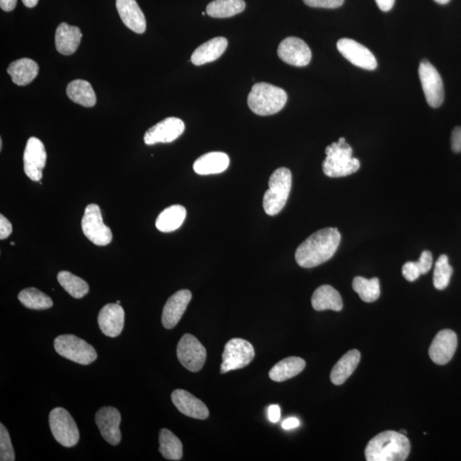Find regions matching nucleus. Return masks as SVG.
Segmentation results:
<instances>
[{
  "label": "nucleus",
  "mask_w": 461,
  "mask_h": 461,
  "mask_svg": "<svg viewBox=\"0 0 461 461\" xmlns=\"http://www.w3.org/2000/svg\"><path fill=\"white\" fill-rule=\"evenodd\" d=\"M159 451L165 459L181 460L183 457V445L179 438L168 429L161 430Z\"/></svg>",
  "instance_id": "obj_32"
},
{
  "label": "nucleus",
  "mask_w": 461,
  "mask_h": 461,
  "mask_svg": "<svg viewBox=\"0 0 461 461\" xmlns=\"http://www.w3.org/2000/svg\"><path fill=\"white\" fill-rule=\"evenodd\" d=\"M116 6L121 21L129 29L137 34L146 32V17L136 0H116Z\"/></svg>",
  "instance_id": "obj_21"
},
{
  "label": "nucleus",
  "mask_w": 461,
  "mask_h": 461,
  "mask_svg": "<svg viewBox=\"0 0 461 461\" xmlns=\"http://www.w3.org/2000/svg\"><path fill=\"white\" fill-rule=\"evenodd\" d=\"M438 4H446L450 1V0H435Z\"/></svg>",
  "instance_id": "obj_48"
},
{
  "label": "nucleus",
  "mask_w": 461,
  "mask_h": 461,
  "mask_svg": "<svg viewBox=\"0 0 461 461\" xmlns=\"http://www.w3.org/2000/svg\"><path fill=\"white\" fill-rule=\"evenodd\" d=\"M19 299L29 310H45L54 306V302L49 295L34 287L21 290Z\"/></svg>",
  "instance_id": "obj_33"
},
{
  "label": "nucleus",
  "mask_w": 461,
  "mask_h": 461,
  "mask_svg": "<svg viewBox=\"0 0 461 461\" xmlns=\"http://www.w3.org/2000/svg\"><path fill=\"white\" fill-rule=\"evenodd\" d=\"M7 72L16 85L27 86L38 76L39 66L32 59H21L12 62Z\"/></svg>",
  "instance_id": "obj_26"
},
{
  "label": "nucleus",
  "mask_w": 461,
  "mask_h": 461,
  "mask_svg": "<svg viewBox=\"0 0 461 461\" xmlns=\"http://www.w3.org/2000/svg\"><path fill=\"white\" fill-rule=\"evenodd\" d=\"M353 289L363 301L375 302L380 295V284L378 278L368 280L363 277H355L353 280Z\"/></svg>",
  "instance_id": "obj_35"
},
{
  "label": "nucleus",
  "mask_w": 461,
  "mask_h": 461,
  "mask_svg": "<svg viewBox=\"0 0 461 461\" xmlns=\"http://www.w3.org/2000/svg\"><path fill=\"white\" fill-rule=\"evenodd\" d=\"M67 96L74 103H79L84 107H93L97 98L92 85L84 80L73 81L67 86Z\"/></svg>",
  "instance_id": "obj_30"
},
{
  "label": "nucleus",
  "mask_w": 461,
  "mask_h": 461,
  "mask_svg": "<svg viewBox=\"0 0 461 461\" xmlns=\"http://www.w3.org/2000/svg\"><path fill=\"white\" fill-rule=\"evenodd\" d=\"M243 0H214L206 7L207 15L214 19H228L245 11Z\"/></svg>",
  "instance_id": "obj_31"
},
{
  "label": "nucleus",
  "mask_w": 461,
  "mask_h": 461,
  "mask_svg": "<svg viewBox=\"0 0 461 461\" xmlns=\"http://www.w3.org/2000/svg\"><path fill=\"white\" fill-rule=\"evenodd\" d=\"M451 147L455 153L461 152V127H456L452 132Z\"/></svg>",
  "instance_id": "obj_42"
},
{
  "label": "nucleus",
  "mask_w": 461,
  "mask_h": 461,
  "mask_svg": "<svg viewBox=\"0 0 461 461\" xmlns=\"http://www.w3.org/2000/svg\"><path fill=\"white\" fill-rule=\"evenodd\" d=\"M186 217V210L181 206L165 208L156 221V227L160 232L171 233L179 229Z\"/></svg>",
  "instance_id": "obj_29"
},
{
  "label": "nucleus",
  "mask_w": 461,
  "mask_h": 461,
  "mask_svg": "<svg viewBox=\"0 0 461 461\" xmlns=\"http://www.w3.org/2000/svg\"><path fill=\"white\" fill-rule=\"evenodd\" d=\"M56 353L81 365H89L98 358L97 351L83 339L72 334L61 335L54 340Z\"/></svg>",
  "instance_id": "obj_6"
},
{
  "label": "nucleus",
  "mask_w": 461,
  "mask_h": 461,
  "mask_svg": "<svg viewBox=\"0 0 461 461\" xmlns=\"http://www.w3.org/2000/svg\"><path fill=\"white\" fill-rule=\"evenodd\" d=\"M453 273V268L450 265L449 258L446 255L439 256L433 275V284L435 288L442 290L450 285V278Z\"/></svg>",
  "instance_id": "obj_36"
},
{
  "label": "nucleus",
  "mask_w": 461,
  "mask_h": 461,
  "mask_svg": "<svg viewBox=\"0 0 461 461\" xmlns=\"http://www.w3.org/2000/svg\"><path fill=\"white\" fill-rule=\"evenodd\" d=\"M269 188L263 197V208L266 214L275 216L284 208L293 186V175L290 169H276L268 181Z\"/></svg>",
  "instance_id": "obj_5"
},
{
  "label": "nucleus",
  "mask_w": 461,
  "mask_h": 461,
  "mask_svg": "<svg viewBox=\"0 0 461 461\" xmlns=\"http://www.w3.org/2000/svg\"><path fill=\"white\" fill-rule=\"evenodd\" d=\"M185 131L183 121L176 117H168L151 127L143 136L148 146L158 143H171L182 136Z\"/></svg>",
  "instance_id": "obj_15"
},
{
  "label": "nucleus",
  "mask_w": 461,
  "mask_h": 461,
  "mask_svg": "<svg viewBox=\"0 0 461 461\" xmlns=\"http://www.w3.org/2000/svg\"><path fill=\"white\" fill-rule=\"evenodd\" d=\"M188 290H181L168 299L163 308L162 323L165 328L172 329L179 323L191 300Z\"/></svg>",
  "instance_id": "obj_19"
},
{
  "label": "nucleus",
  "mask_w": 461,
  "mask_h": 461,
  "mask_svg": "<svg viewBox=\"0 0 461 461\" xmlns=\"http://www.w3.org/2000/svg\"><path fill=\"white\" fill-rule=\"evenodd\" d=\"M337 47L339 52L355 66L366 71H374L377 69L375 56L366 46L360 44L358 41L343 38L338 41Z\"/></svg>",
  "instance_id": "obj_13"
},
{
  "label": "nucleus",
  "mask_w": 461,
  "mask_h": 461,
  "mask_svg": "<svg viewBox=\"0 0 461 461\" xmlns=\"http://www.w3.org/2000/svg\"><path fill=\"white\" fill-rule=\"evenodd\" d=\"M312 306L316 311L343 310L341 295L333 286L325 285L316 289L311 299Z\"/></svg>",
  "instance_id": "obj_25"
},
{
  "label": "nucleus",
  "mask_w": 461,
  "mask_h": 461,
  "mask_svg": "<svg viewBox=\"0 0 461 461\" xmlns=\"http://www.w3.org/2000/svg\"><path fill=\"white\" fill-rule=\"evenodd\" d=\"M116 303L117 304H121V301H117Z\"/></svg>",
  "instance_id": "obj_52"
},
{
  "label": "nucleus",
  "mask_w": 461,
  "mask_h": 461,
  "mask_svg": "<svg viewBox=\"0 0 461 461\" xmlns=\"http://www.w3.org/2000/svg\"><path fill=\"white\" fill-rule=\"evenodd\" d=\"M303 2L314 8L336 9L342 6L345 0H303Z\"/></svg>",
  "instance_id": "obj_38"
},
{
  "label": "nucleus",
  "mask_w": 461,
  "mask_h": 461,
  "mask_svg": "<svg viewBox=\"0 0 461 461\" xmlns=\"http://www.w3.org/2000/svg\"><path fill=\"white\" fill-rule=\"evenodd\" d=\"M24 172L29 179L41 181L46 163V151L44 143L40 139L36 137L29 139L24 151Z\"/></svg>",
  "instance_id": "obj_12"
},
{
  "label": "nucleus",
  "mask_w": 461,
  "mask_h": 461,
  "mask_svg": "<svg viewBox=\"0 0 461 461\" xmlns=\"http://www.w3.org/2000/svg\"><path fill=\"white\" fill-rule=\"evenodd\" d=\"M410 453V442L406 435L386 430L374 437L365 450L368 461H404Z\"/></svg>",
  "instance_id": "obj_2"
},
{
  "label": "nucleus",
  "mask_w": 461,
  "mask_h": 461,
  "mask_svg": "<svg viewBox=\"0 0 461 461\" xmlns=\"http://www.w3.org/2000/svg\"><path fill=\"white\" fill-rule=\"evenodd\" d=\"M81 228L85 236L96 245L106 246L112 240L111 230L103 223L101 211L97 204L86 206Z\"/></svg>",
  "instance_id": "obj_9"
},
{
  "label": "nucleus",
  "mask_w": 461,
  "mask_h": 461,
  "mask_svg": "<svg viewBox=\"0 0 461 461\" xmlns=\"http://www.w3.org/2000/svg\"><path fill=\"white\" fill-rule=\"evenodd\" d=\"M98 323L100 330L107 337H118L124 328L123 308L117 303L106 304L99 312Z\"/></svg>",
  "instance_id": "obj_18"
},
{
  "label": "nucleus",
  "mask_w": 461,
  "mask_h": 461,
  "mask_svg": "<svg viewBox=\"0 0 461 461\" xmlns=\"http://www.w3.org/2000/svg\"><path fill=\"white\" fill-rule=\"evenodd\" d=\"M326 158L323 163L325 175L330 178L345 177L359 171L360 161L353 158V150L340 138L325 148Z\"/></svg>",
  "instance_id": "obj_3"
},
{
  "label": "nucleus",
  "mask_w": 461,
  "mask_h": 461,
  "mask_svg": "<svg viewBox=\"0 0 461 461\" xmlns=\"http://www.w3.org/2000/svg\"><path fill=\"white\" fill-rule=\"evenodd\" d=\"M11 245L14 246L15 245V242H11Z\"/></svg>",
  "instance_id": "obj_51"
},
{
  "label": "nucleus",
  "mask_w": 461,
  "mask_h": 461,
  "mask_svg": "<svg viewBox=\"0 0 461 461\" xmlns=\"http://www.w3.org/2000/svg\"><path fill=\"white\" fill-rule=\"evenodd\" d=\"M420 80L426 101L432 108L440 107L445 101V88L440 74L427 60H422L419 68Z\"/></svg>",
  "instance_id": "obj_10"
},
{
  "label": "nucleus",
  "mask_w": 461,
  "mask_h": 461,
  "mask_svg": "<svg viewBox=\"0 0 461 461\" xmlns=\"http://www.w3.org/2000/svg\"><path fill=\"white\" fill-rule=\"evenodd\" d=\"M402 275L407 281H415L421 275L417 262H408L403 265Z\"/></svg>",
  "instance_id": "obj_39"
},
{
  "label": "nucleus",
  "mask_w": 461,
  "mask_h": 461,
  "mask_svg": "<svg viewBox=\"0 0 461 461\" xmlns=\"http://www.w3.org/2000/svg\"><path fill=\"white\" fill-rule=\"evenodd\" d=\"M95 421L104 440L113 446L119 445L121 440V416L118 410L113 407L100 408L96 414Z\"/></svg>",
  "instance_id": "obj_16"
},
{
  "label": "nucleus",
  "mask_w": 461,
  "mask_h": 461,
  "mask_svg": "<svg viewBox=\"0 0 461 461\" xmlns=\"http://www.w3.org/2000/svg\"><path fill=\"white\" fill-rule=\"evenodd\" d=\"M457 345V335L453 330H442L437 334L430 346V358L434 363L445 365L453 358Z\"/></svg>",
  "instance_id": "obj_17"
},
{
  "label": "nucleus",
  "mask_w": 461,
  "mask_h": 461,
  "mask_svg": "<svg viewBox=\"0 0 461 461\" xmlns=\"http://www.w3.org/2000/svg\"><path fill=\"white\" fill-rule=\"evenodd\" d=\"M278 55L285 63L295 67L307 66L312 59L310 48L297 37L285 39L278 47Z\"/></svg>",
  "instance_id": "obj_14"
},
{
  "label": "nucleus",
  "mask_w": 461,
  "mask_h": 461,
  "mask_svg": "<svg viewBox=\"0 0 461 461\" xmlns=\"http://www.w3.org/2000/svg\"><path fill=\"white\" fill-rule=\"evenodd\" d=\"M254 358V348L250 342L242 338L230 339L224 348L221 373L245 368Z\"/></svg>",
  "instance_id": "obj_8"
},
{
  "label": "nucleus",
  "mask_w": 461,
  "mask_h": 461,
  "mask_svg": "<svg viewBox=\"0 0 461 461\" xmlns=\"http://www.w3.org/2000/svg\"><path fill=\"white\" fill-rule=\"evenodd\" d=\"M268 417L272 423H277L280 419V407L278 405H272L268 408Z\"/></svg>",
  "instance_id": "obj_43"
},
{
  "label": "nucleus",
  "mask_w": 461,
  "mask_h": 461,
  "mask_svg": "<svg viewBox=\"0 0 461 461\" xmlns=\"http://www.w3.org/2000/svg\"><path fill=\"white\" fill-rule=\"evenodd\" d=\"M39 0H23L25 6L33 8L37 6Z\"/></svg>",
  "instance_id": "obj_47"
},
{
  "label": "nucleus",
  "mask_w": 461,
  "mask_h": 461,
  "mask_svg": "<svg viewBox=\"0 0 461 461\" xmlns=\"http://www.w3.org/2000/svg\"><path fill=\"white\" fill-rule=\"evenodd\" d=\"M206 14H207V13H206V12H203V13H202V15H203V16H206Z\"/></svg>",
  "instance_id": "obj_50"
},
{
  "label": "nucleus",
  "mask_w": 461,
  "mask_h": 461,
  "mask_svg": "<svg viewBox=\"0 0 461 461\" xmlns=\"http://www.w3.org/2000/svg\"><path fill=\"white\" fill-rule=\"evenodd\" d=\"M432 255L430 251L425 250L422 252L419 260H417V266H419L421 272V275H425L427 273L430 268L432 267Z\"/></svg>",
  "instance_id": "obj_40"
},
{
  "label": "nucleus",
  "mask_w": 461,
  "mask_h": 461,
  "mask_svg": "<svg viewBox=\"0 0 461 461\" xmlns=\"http://www.w3.org/2000/svg\"><path fill=\"white\" fill-rule=\"evenodd\" d=\"M3 148V141L2 138H0V151L2 150Z\"/></svg>",
  "instance_id": "obj_49"
},
{
  "label": "nucleus",
  "mask_w": 461,
  "mask_h": 461,
  "mask_svg": "<svg viewBox=\"0 0 461 461\" xmlns=\"http://www.w3.org/2000/svg\"><path fill=\"white\" fill-rule=\"evenodd\" d=\"M17 0H0V6L4 11H12L16 6Z\"/></svg>",
  "instance_id": "obj_46"
},
{
  "label": "nucleus",
  "mask_w": 461,
  "mask_h": 461,
  "mask_svg": "<svg viewBox=\"0 0 461 461\" xmlns=\"http://www.w3.org/2000/svg\"><path fill=\"white\" fill-rule=\"evenodd\" d=\"M11 233V223L3 215L0 216V239H6Z\"/></svg>",
  "instance_id": "obj_41"
},
{
  "label": "nucleus",
  "mask_w": 461,
  "mask_h": 461,
  "mask_svg": "<svg viewBox=\"0 0 461 461\" xmlns=\"http://www.w3.org/2000/svg\"><path fill=\"white\" fill-rule=\"evenodd\" d=\"M177 358L182 366L190 372L197 373L206 363L207 352L197 338L186 333L178 343Z\"/></svg>",
  "instance_id": "obj_11"
},
{
  "label": "nucleus",
  "mask_w": 461,
  "mask_h": 461,
  "mask_svg": "<svg viewBox=\"0 0 461 461\" xmlns=\"http://www.w3.org/2000/svg\"><path fill=\"white\" fill-rule=\"evenodd\" d=\"M15 452L13 449L10 434L3 424L0 425V460L14 461Z\"/></svg>",
  "instance_id": "obj_37"
},
{
  "label": "nucleus",
  "mask_w": 461,
  "mask_h": 461,
  "mask_svg": "<svg viewBox=\"0 0 461 461\" xmlns=\"http://www.w3.org/2000/svg\"><path fill=\"white\" fill-rule=\"evenodd\" d=\"M360 353L358 350H352L338 360L330 373V381L335 385H341L349 378L358 368Z\"/></svg>",
  "instance_id": "obj_27"
},
{
  "label": "nucleus",
  "mask_w": 461,
  "mask_h": 461,
  "mask_svg": "<svg viewBox=\"0 0 461 461\" xmlns=\"http://www.w3.org/2000/svg\"><path fill=\"white\" fill-rule=\"evenodd\" d=\"M82 34L79 28L66 23L61 24L56 31V48L59 54L69 56L75 54L81 44Z\"/></svg>",
  "instance_id": "obj_23"
},
{
  "label": "nucleus",
  "mask_w": 461,
  "mask_h": 461,
  "mask_svg": "<svg viewBox=\"0 0 461 461\" xmlns=\"http://www.w3.org/2000/svg\"><path fill=\"white\" fill-rule=\"evenodd\" d=\"M228 41L224 37H216L203 43L193 51L191 62L197 66L214 62L227 50Z\"/></svg>",
  "instance_id": "obj_22"
},
{
  "label": "nucleus",
  "mask_w": 461,
  "mask_h": 461,
  "mask_svg": "<svg viewBox=\"0 0 461 461\" xmlns=\"http://www.w3.org/2000/svg\"><path fill=\"white\" fill-rule=\"evenodd\" d=\"M382 11H390L393 8L395 0H375Z\"/></svg>",
  "instance_id": "obj_44"
},
{
  "label": "nucleus",
  "mask_w": 461,
  "mask_h": 461,
  "mask_svg": "<svg viewBox=\"0 0 461 461\" xmlns=\"http://www.w3.org/2000/svg\"><path fill=\"white\" fill-rule=\"evenodd\" d=\"M341 241L337 228L317 230L303 242L295 251V262L300 267L311 268L328 262L333 258Z\"/></svg>",
  "instance_id": "obj_1"
},
{
  "label": "nucleus",
  "mask_w": 461,
  "mask_h": 461,
  "mask_svg": "<svg viewBox=\"0 0 461 461\" xmlns=\"http://www.w3.org/2000/svg\"><path fill=\"white\" fill-rule=\"evenodd\" d=\"M300 421L297 417H291L283 422L282 427L285 430H291L298 427Z\"/></svg>",
  "instance_id": "obj_45"
},
{
  "label": "nucleus",
  "mask_w": 461,
  "mask_h": 461,
  "mask_svg": "<svg viewBox=\"0 0 461 461\" xmlns=\"http://www.w3.org/2000/svg\"><path fill=\"white\" fill-rule=\"evenodd\" d=\"M58 280L61 286L74 298L81 299L88 293L89 285L88 283L71 273L68 271L59 272Z\"/></svg>",
  "instance_id": "obj_34"
},
{
  "label": "nucleus",
  "mask_w": 461,
  "mask_h": 461,
  "mask_svg": "<svg viewBox=\"0 0 461 461\" xmlns=\"http://www.w3.org/2000/svg\"><path fill=\"white\" fill-rule=\"evenodd\" d=\"M173 405L181 414L193 419L206 420L210 412L202 401L184 390H176L171 395Z\"/></svg>",
  "instance_id": "obj_20"
},
{
  "label": "nucleus",
  "mask_w": 461,
  "mask_h": 461,
  "mask_svg": "<svg viewBox=\"0 0 461 461\" xmlns=\"http://www.w3.org/2000/svg\"><path fill=\"white\" fill-rule=\"evenodd\" d=\"M49 425L51 433L59 445L72 447L79 442V429L75 420L64 408L56 407L51 411Z\"/></svg>",
  "instance_id": "obj_7"
},
{
  "label": "nucleus",
  "mask_w": 461,
  "mask_h": 461,
  "mask_svg": "<svg viewBox=\"0 0 461 461\" xmlns=\"http://www.w3.org/2000/svg\"><path fill=\"white\" fill-rule=\"evenodd\" d=\"M305 367V360L297 356H291L278 363L269 372V378L275 382L286 381L298 375Z\"/></svg>",
  "instance_id": "obj_28"
},
{
  "label": "nucleus",
  "mask_w": 461,
  "mask_h": 461,
  "mask_svg": "<svg viewBox=\"0 0 461 461\" xmlns=\"http://www.w3.org/2000/svg\"><path fill=\"white\" fill-rule=\"evenodd\" d=\"M230 164L229 156L223 152H210L195 161L193 169L198 175H216L227 171Z\"/></svg>",
  "instance_id": "obj_24"
},
{
  "label": "nucleus",
  "mask_w": 461,
  "mask_h": 461,
  "mask_svg": "<svg viewBox=\"0 0 461 461\" xmlns=\"http://www.w3.org/2000/svg\"><path fill=\"white\" fill-rule=\"evenodd\" d=\"M288 96L278 86L259 82L252 88L248 96V106L255 115H275L285 107Z\"/></svg>",
  "instance_id": "obj_4"
}]
</instances>
